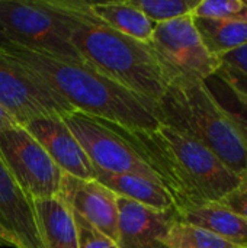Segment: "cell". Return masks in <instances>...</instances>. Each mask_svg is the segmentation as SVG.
<instances>
[{
	"label": "cell",
	"mask_w": 247,
	"mask_h": 248,
	"mask_svg": "<svg viewBox=\"0 0 247 248\" xmlns=\"http://www.w3.org/2000/svg\"><path fill=\"white\" fill-rule=\"evenodd\" d=\"M0 241L4 244V246H9V247H15L17 248V246H16V243H15V240L6 232V230L1 227V224H0Z\"/></svg>",
	"instance_id": "83f0119b"
},
{
	"label": "cell",
	"mask_w": 247,
	"mask_h": 248,
	"mask_svg": "<svg viewBox=\"0 0 247 248\" xmlns=\"http://www.w3.org/2000/svg\"><path fill=\"white\" fill-rule=\"evenodd\" d=\"M63 119L87 154L93 167L108 173H134L159 180L156 173L108 122L82 112H73Z\"/></svg>",
	"instance_id": "9c48e42d"
},
{
	"label": "cell",
	"mask_w": 247,
	"mask_h": 248,
	"mask_svg": "<svg viewBox=\"0 0 247 248\" xmlns=\"http://www.w3.org/2000/svg\"><path fill=\"white\" fill-rule=\"evenodd\" d=\"M0 224L17 248H42L33 202L26 196L0 157Z\"/></svg>",
	"instance_id": "4fadbf2b"
},
{
	"label": "cell",
	"mask_w": 247,
	"mask_h": 248,
	"mask_svg": "<svg viewBox=\"0 0 247 248\" xmlns=\"http://www.w3.org/2000/svg\"><path fill=\"white\" fill-rule=\"evenodd\" d=\"M176 215L182 222L207 230L236 247L247 248V219L220 202L176 211Z\"/></svg>",
	"instance_id": "9a60e30c"
},
{
	"label": "cell",
	"mask_w": 247,
	"mask_h": 248,
	"mask_svg": "<svg viewBox=\"0 0 247 248\" xmlns=\"http://www.w3.org/2000/svg\"><path fill=\"white\" fill-rule=\"evenodd\" d=\"M165 243L169 248H239L207 230L179 219L170 227Z\"/></svg>",
	"instance_id": "ffe728a7"
},
{
	"label": "cell",
	"mask_w": 247,
	"mask_h": 248,
	"mask_svg": "<svg viewBox=\"0 0 247 248\" xmlns=\"http://www.w3.org/2000/svg\"><path fill=\"white\" fill-rule=\"evenodd\" d=\"M221 64H227V65H231L237 70H240L242 73L247 74V44L223 55L220 58Z\"/></svg>",
	"instance_id": "484cf974"
},
{
	"label": "cell",
	"mask_w": 247,
	"mask_h": 248,
	"mask_svg": "<svg viewBox=\"0 0 247 248\" xmlns=\"http://www.w3.org/2000/svg\"><path fill=\"white\" fill-rule=\"evenodd\" d=\"M205 86L210 93L224 110V113L230 118L233 125L236 126L237 134L240 135L247 150V102H245L224 80H221L217 74L207 78Z\"/></svg>",
	"instance_id": "d6986e66"
},
{
	"label": "cell",
	"mask_w": 247,
	"mask_h": 248,
	"mask_svg": "<svg viewBox=\"0 0 247 248\" xmlns=\"http://www.w3.org/2000/svg\"><path fill=\"white\" fill-rule=\"evenodd\" d=\"M191 15L194 17L247 23V0H199Z\"/></svg>",
	"instance_id": "7402d4cb"
},
{
	"label": "cell",
	"mask_w": 247,
	"mask_h": 248,
	"mask_svg": "<svg viewBox=\"0 0 247 248\" xmlns=\"http://www.w3.org/2000/svg\"><path fill=\"white\" fill-rule=\"evenodd\" d=\"M128 1L157 25L191 15L199 0H128Z\"/></svg>",
	"instance_id": "44dd1931"
},
{
	"label": "cell",
	"mask_w": 247,
	"mask_h": 248,
	"mask_svg": "<svg viewBox=\"0 0 247 248\" xmlns=\"http://www.w3.org/2000/svg\"><path fill=\"white\" fill-rule=\"evenodd\" d=\"M16 125H19V124L9 113H6L3 109H0V131L12 128V126H16Z\"/></svg>",
	"instance_id": "4316f807"
},
{
	"label": "cell",
	"mask_w": 247,
	"mask_h": 248,
	"mask_svg": "<svg viewBox=\"0 0 247 248\" xmlns=\"http://www.w3.org/2000/svg\"><path fill=\"white\" fill-rule=\"evenodd\" d=\"M33 211L42 248H79L73 211L60 195L33 201Z\"/></svg>",
	"instance_id": "5bb4252c"
},
{
	"label": "cell",
	"mask_w": 247,
	"mask_h": 248,
	"mask_svg": "<svg viewBox=\"0 0 247 248\" xmlns=\"http://www.w3.org/2000/svg\"><path fill=\"white\" fill-rule=\"evenodd\" d=\"M0 25L13 45L82 60L66 25L45 0H0Z\"/></svg>",
	"instance_id": "8992f818"
},
{
	"label": "cell",
	"mask_w": 247,
	"mask_h": 248,
	"mask_svg": "<svg viewBox=\"0 0 247 248\" xmlns=\"http://www.w3.org/2000/svg\"><path fill=\"white\" fill-rule=\"evenodd\" d=\"M156 113L160 124L199 142L234 173L247 170L246 147L204 81H172Z\"/></svg>",
	"instance_id": "277c9868"
},
{
	"label": "cell",
	"mask_w": 247,
	"mask_h": 248,
	"mask_svg": "<svg viewBox=\"0 0 247 248\" xmlns=\"http://www.w3.org/2000/svg\"><path fill=\"white\" fill-rule=\"evenodd\" d=\"M172 81H205L221 61L205 48L192 15L157 23L148 42Z\"/></svg>",
	"instance_id": "5b68a950"
},
{
	"label": "cell",
	"mask_w": 247,
	"mask_h": 248,
	"mask_svg": "<svg viewBox=\"0 0 247 248\" xmlns=\"http://www.w3.org/2000/svg\"><path fill=\"white\" fill-rule=\"evenodd\" d=\"M118 248H169L165 240L178 219L176 209L160 211L118 198Z\"/></svg>",
	"instance_id": "7c38bea8"
},
{
	"label": "cell",
	"mask_w": 247,
	"mask_h": 248,
	"mask_svg": "<svg viewBox=\"0 0 247 248\" xmlns=\"http://www.w3.org/2000/svg\"><path fill=\"white\" fill-rule=\"evenodd\" d=\"M0 246H4V244H3V243H1V241H0Z\"/></svg>",
	"instance_id": "f546056e"
},
{
	"label": "cell",
	"mask_w": 247,
	"mask_h": 248,
	"mask_svg": "<svg viewBox=\"0 0 247 248\" xmlns=\"http://www.w3.org/2000/svg\"><path fill=\"white\" fill-rule=\"evenodd\" d=\"M47 151L55 166L82 180L95 179V167L61 116H44L22 125Z\"/></svg>",
	"instance_id": "30bf717a"
},
{
	"label": "cell",
	"mask_w": 247,
	"mask_h": 248,
	"mask_svg": "<svg viewBox=\"0 0 247 248\" xmlns=\"http://www.w3.org/2000/svg\"><path fill=\"white\" fill-rule=\"evenodd\" d=\"M66 25L79 57L137 94L157 103L170 84L148 44L122 35L98 19L84 0H45Z\"/></svg>",
	"instance_id": "7a4b0ae2"
},
{
	"label": "cell",
	"mask_w": 247,
	"mask_h": 248,
	"mask_svg": "<svg viewBox=\"0 0 247 248\" xmlns=\"http://www.w3.org/2000/svg\"><path fill=\"white\" fill-rule=\"evenodd\" d=\"M215 74L221 80H224L245 102H247V74L227 64H221Z\"/></svg>",
	"instance_id": "d4e9b609"
},
{
	"label": "cell",
	"mask_w": 247,
	"mask_h": 248,
	"mask_svg": "<svg viewBox=\"0 0 247 248\" xmlns=\"http://www.w3.org/2000/svg\"><path fill=\"white\" fill-rule=\"evenodd\" d=\"M6 51L36 73L76 112L127 129H148L160 124L154 102L114 81L83 60L17 45Z\"/></svg>",
	"instance_id": "3957f363"
},
{
	"label": "cell",
	"mask_w": 247,
	"mask_h": 248,
	"mask_svg": "<svg viewBox=\"0 0 247 248\" xmlns=\"http://www.w3.org/2000/svg\"><path fill=\"white\" fill-rule=\"evenodd\" d=\"M90 12L116 32L148 44L156 23L127 1H87Z\"/></svg>",
	"instance_id": "e0dca14e"
},
{
	"label": "cell",
	"mask_w": 247,
	"mask_h": 248,
	"mask_svg": "<svg viewBox=\"0 0 247 248\" xmlns=\"http://www.w3.org/2000/svg\"><path fill=\"white\" fill-rule=\"evenodd\" d=\"M0 109L19 125L44 116L76 112L36 73L0 48Z\"/></svg>",
	"instance_id": "52a82bcc"
},
{
	"label": "cell",
	"mask_w": 247,
	"mask_h": 248,
	"mask_svg": "<svg viewBox=\"0 0 247 248\" xmlns=\"http://www.w3.org/2000/svg\"><path fill=\"white\" fill-rule=\"evenodd\" d=\"M0 157L32 202L60 195L63 171L22 125L0 131Z\"/></svg>",
	"instance_id": "ba28073f"
},
{
	"label": "cell",
	"mask_w": 247,
	"mask_h": 248,
	"mask_svg": "<svg viewBox=\"0 0 247 248\" xmlns=\"http://www.w3.org/2000/svg\"><path fill=\"white\" fill-rule=\"evenodd\" d=\"M73 215H74L76 228H77L79 248H118L115 241H112L109 237H106L99 230H96L84 218H82L76 212H73Z\"/></svg>",
	"instance_id": "603a6c76"
},
{
	"label": "cell",
	"mask_w": 247,
	"mask_h": 248,
	"mask_svg": "<svg viewBox=\"0 0 247 248\" xmlns=\"http://www.w3.org/2000/svg\"><path fill=\"white\" fill-rule=\"evenodd\" d=\"M239 174V183L218 202L247 219V170H243Z\"/></svg>",
	"instance_id": "cb8c5ba5"
},
{
	"label": "cell",
	"mask_w": 247,
	"mask_h": 248,
	"mask_svg": "<svg viewBox=\"0 0 247 248\" xmlns=\"http://www.w3.org/2000/svg\"><path fill=\"white\" fill-rule=\"evenodd\" d=\"M60 196L73 212L116 243L119 211L115 193L95 179L82 180L63 173Z\"/></svg>",
	"instance_id": "8fae6325"
},
{
	"label": "cell",
	"mask_w": 247,
	"mask_h": 248,
	"mask_svg": "<svg viewBox=\"0 0 247 248\" xmlns=\"http://www.w3.org/2000/svg\"><path fill=\"white\" fill-rule=\"evenodd\" d=\"M194 23L208 52L218 60L247 44V23L245 22L194 17Z\"/></svg>",
	"instance_id": "ac0fdd59"
},
{
	"label": "cell",
	"mask_w": 247,
	"mask_h": 248,
	"mask_svg": "<svg viewBox=\"0 0 247 248\" xmlns=\"http://www.w3.org/2000/svg\"><path fill=\"white\" fill-rule=\"evenodd\" d=\"M12 45H13L12 41L7 38L6 32L3 31V28H1V25H0V48L6 49V48H9V46H12Z\"/></svg>",
	"instance_id": "f1b7e54d"
},
{
	"label": "cell",
	"mask_w": 247,
	"mask_h": 248,
	"mask_svg": "<svg viewBox=\"0 0 247 248\" xmlns=\"http://www.w3.org/2000/svg\"><path fill=\"white\" fill-rule=\"evenodd\" d=\"M95 180H98L118 198H124L160 211L175 209L172 198L163 185L156 179L134 173H108L95 167Z\"/></svg>",
	"instance_id": "2e32d148"
},
{
	"label": "cell",
	"mask_w": 247,
	"mask_h": 248,
	"mask_svg": "<svg viewBox=\"0 0 247 248\" xmlns=\"http://www.w3.org/2000/svg\"><path fill=\"white\" fill-rule=\"evenodd\" d=\"M108 125L156 173L176 211L218 202L239 183V174L214 153L169 125L148 129Z\"/></svg>",
	"instance_id": "6da1fadb"
}]
</instances>
